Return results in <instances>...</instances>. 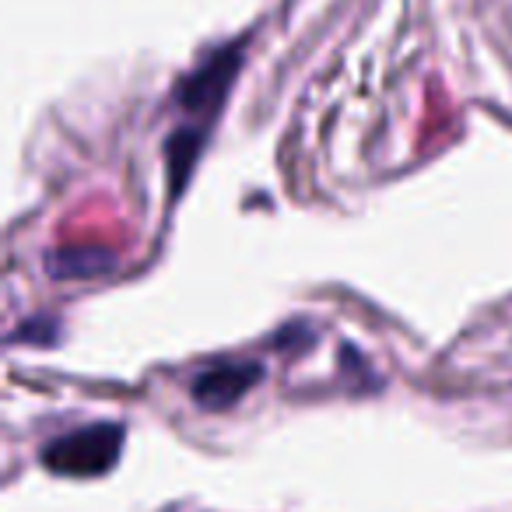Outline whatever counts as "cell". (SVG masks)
I'll return each mask as SVG.
<instances>
[{
    "mask_svg": "<svg viewBox=\"0 0 512 512\" xmlns=\"http://www.w3.org/2000/svg\"><path fill=\"white\" fill-rule=\"evenodd\" d=\"M239 60H242L239 46H228V50H218L214 57H207L190 78H183V85H179V92H176V102L183 109H190V113L211 120L221 102H225L228 85H232L235 74H239Z\"/></svg>",
    "mask_w": 512,
    "mask_h": 512,
    "instance_id": "obj_2",
    "label": "cell"
},
{
    "mask_svg": "<svg viewBox=\"0 0 512 512\" xmlns=\"http://www.w3.org/2000/svg\"><path fill=\"white\" fill-rule=\"evenodd\" d=\"M264 369L256 362H221L211 365L207 372H200L197 383H193V400H197L204 411H225L235 407L246 390H253L260 383Z\"/></svg>",
    "mask_w": 512,
    "mask_h": 512,
    "instance_id": "obj_3",
    "label": "cell"
},
{
    "mask_svg": "<svg viewBox=\"0 0 512 512\" xmlns=\"http://www.w3.org/2000/svg\"><path fill=\"white\" fill-rule=\"evenodd\" d=\"M200 141H204V134L193 127H183L176 130V134L169 137V172H172V190H183L186 176H190L193 162H197L200 155Z\"/></svg>",
    "mask_w": 512,
    "mask_h": 512,
    "instance_id": "obj_5",
    "label": "cell"
},
{
    "mask_svg": "<svg viewBox=\"0 0 512 512\" xmlns=\"http://www.w3.org/2000/svg\"><path fill=\"white\" fill-rule=\"evenodd\" d=\"M123 425L99 421V425L78 428L43 446V467L60 477H99L120 460Z\"/></svg>",
    "mask_w": 512,
    "mask_h": 512,
    "instance_id": "obj_1",
    "label": "cell"
},
{
    "mask_svg": "<svg viewBox=\"0 0 512 512\" xmlns=\"http://www.w3.org/2000/svg\"><path fill=\"white\" fill-rule=\"evenodd\" d=\"M113 267V253L109 249H60L50 253V274L71 281V278H95V274Z\"/></svg>",
    "mask_w": 512,
    "mask_h": 512,
    "instance_id": "obj_4",
    "label": "cell"
}]
</instances>
